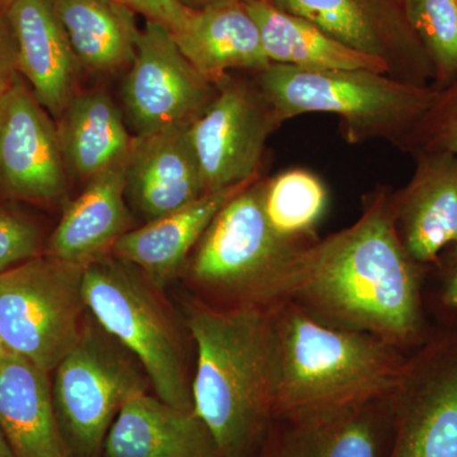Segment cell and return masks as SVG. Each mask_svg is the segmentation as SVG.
Masks as SVG:
<instances>
[{"mask_svg":"<svg viewBox=\"0 0 457 457\" xmlns=\"http://www.w3.org/2000/svg\"><path fill=\"white\" fill-rule=\"evenodd\" d=\"M218 92V84L206 79L186 59L173 33L146 21L121 87L122 112L132 135L192 126Z\"/></svg>","mask_w":457,"mask_h":457,"instance_id":"obj_11","label":"cell"},{"mask_svg":"<svg viewBox=\"0 0 457 457\" xmlns=\"http://www.w3.org/2000/svg\"><path fill=\"white\" fill-rule=\"evenodd\" d=\"M253 79L279 121L308 113L336 114L350 144L386 140L399 147L438 95L433 87L366 69L305 71L270 64L253 73Z\"/></svg>","mask_w":457,"mask_h":457,"instance_id":"obj_5","label":"cell"},{"mask_svg":"<svg viewBox=\"0 0 457 457\" xmlns=\"http://www.w3.org/2000/svg\"><path fill=\"white\" fill-rule=\"evenodd\" d=\"M393 403L389 457H457V327L409 354Z\"/></svg>","mask_w":457,"mask_h":457,"instance_id":"obj_9","label":"cell"},{"mask_svg":"<svg viewBox=\"0 0 457 457\" xmlns=\"http://www.w3.org/2000/svg\"><path fill=\"white\" fill-rule=\"evenodd\" d=\"M425 303L436 328L457 327V242L447 245L427 270Z\"/></svg>","mask_w":457,"mask_h":457,"instance_id":"obj_29","label":"cell"},{"mask_svg":"<svg viewBox=\"0 0 457 457\" xmlns=\"http://www.w3.org/2000/svg\"><path fill=\"white\" fill-rule=\"evenodd\" d=\"M134 228L122 163L102 171L66 204L45 254L87 267L111 254L120 237Z\"/></svg>","mask_w":457,"mask_h":457,"instance_id":"obj_19","label":"cell"},{"mask_svg":"<svg viewBox=\"0 0 457 457\" xmlns=\"http://www.w3.org/2000/svg\"><path fill=\"white\" fill-rule=\"evenodd\" d=\"M102 457H221L195 409L143 393L128 400L104 441Z\"/></svg>","mask_w":457,"mask_h":457,"instance_id":"obj_18","label":"cell"},{"mask_svg":"<svg viewBox=\"0 0 457 457\" xmlns=\"http://www.w3.org/2000/svg\"><path fill=\"white\" fill-rule=\"evenodd\" d=\"M14 0H0V12L8 11Z\"/></svg>","mask_w":457,"mask_h":457,"instance_id":"obj_35","label":"cell"},{"mask_svg":"<svg viewBox=\"0 0 457 457\" xmlns=\"http://www.w3.org/2000/svg\"><path fill=\"white\" fill-rule=\"evenodd\" d=\"M0 431L13 457H68L50 374L12 353L0 360Z\"/></svg>","mask_w":457,"mask_h":457,"instance_id":"obj_22","label":"cell"},{"mask_svg":"<svg viewBox=\"0 0 457 457\" xmlns=\"http://www.w3.org/2000/svg\"><path fill=\"white\" fill-rule=\"evenodd\" d=\"M405 17L431 62L432 87L457 79V0H403Z\"/></svg>","mask_w":457,"mask_h":457,"instance_id":"obj_27","label":"cell"},{"mask_svg":"<svg viewBox=\"0 0 457 457\" xmlns=\"http://www.w3.org/2000/svg\"><path fill=\"white\" fill-rule=\"evenodd\" d=\"M245 4L260 29L270 64L305 71L366 69L389 75L383 60L348 46L308 20L273 7L266 0H245Z\"/></svg>","mask_w":457,"mask_h":457,"instance_id":"obj_25","label":"cell"},{"mask_svg":"<svg viewBox=\"0 0 457 457\" xmlns=\"http://www.w3.org/2000/svg\"><path fill=\"white\" fill-rule=\"evenodd\" d=\"M264 180L262 174L216 213L189 257L187 276L204 305L270 312L293 297L306 252L319 237L303 242L273 230Z\"/></svg>","mask_w":457,"mask_h":457,"instance_id":"obj_4","label":"cell"},{"mask_svg":"<svg viewBox=\"0 0 457 457\" xmlns=\"http://www.w3.org/2000/svg\"><path fill=\"white\" fill-rule=\"evenodd\" d=\"M53 374L54 411L68 457H102L117 414L150 386L139 361L89 312L82 335Z\"/></svg>","mask_w":457,"mask_h":457,"instance_id":"obj_7","label":"cell"},{"mask_svg":"<svg viewBox=\"0 0 457 457\" xmlns=\"http://www.w3.org/2000/svg\"><path fill=\"white\" fill-rule=\"evenodd\" d=\"M416 170L408 185L392 191L394 227L408 254L429 267L457 242V156L413 155Z\"/></svg>","mask_w":457,"mask_h":457,"instance_id":"obj_16","label":"cell"},{"mask_svg":"<svg viewBox=\"0 0 457 457\" xmlns=\"http://www.w3.org/2000/svg\"><path fill=\"white\" fill-rule=\"evenodd\" d=\"M326 183L303 168H293L264 180L263 206L278 236L312 242L328 206Z\"/></svg>","mask_w":457,"mask_h":457,"instance_id":"obj_26","label":"cell"},{"mask_svg":"<svg viewBox=\"0 0 457 457\" xmlns=\"http://www.w3.org/2000/svg\"><path fill=\"white\" fill-rule=\"evenodd\" d=\"M314 23L348 46L383 60L390 77L432 87L431 62L400 0H266Z\"/></svg>","mask_w":457,"mask_h":457,"instance_id":"obj_13","label":"cell"},{"mask_svg":"<svg viewBox=\"0 0 457 457\" xmlns=\"http://www.w3.org/2000/svg\"><path fill=\"white\" fill-rule=\"evenodd\" d=\"M84 270L44 253L0 273V335L8 353L53 374L82 335Z\"/></svg>","mask_w":457,"mask_h":457,"instance_id":"obj_8","label":"cell"},{"mask_svg":"<svg viewBox=\"0 0 457 457\" xmlns=\"http://www.w3.org/2000/svg\"><path fill=\"white\" fill-rule=\"evenodd\" d=\"M187 328L196 345L195 411L221 457H255L273 420L270 312L197 303Z\"/></svg>","mask_w":457,"mask_h":457,"instance_id":"obj_2","label":"cell"},{"mask_svg":"<svg viewBox=\"0 0 457 457\" xmlns=\"http://www.w3.org/2000/svg\"><path fill=\"white\" fill-rule=\"evenodd\" d=\"M173 37L198 73L215 84L233 71L257 73L270 64L245 0L194 9L187 25Z\"/></svg>","mask_w":457,"mask_h":457,"instance_id":"obj_21","label":"cell"},{"mask_svg":"<svg viewBox=\"0 0 457 457\" xmlns=\"http://www.w3.org/2000/svg\"><path fill=\"white\" fill-rule=\"evenodd\" d=\"M131 9L134 13L145 17L149 22L167 27L171 33L180 31L187 25L194 8H189L182 0H116Z\"/></svg>","mask_w":457,"mask_h":457,"instance_id":"obj_31","label":"cell"},{"mask_svg":"<svg viewBox=\"0 0 457 457\" xmlns=\"http://www.w3.org/2000/svg\"><path fill=\"white\" fill-rule=\"evenodd\" d=\"M189 8L201 9L207 5L216 4V3L227 2V0H182Z\"/></svg>","mask_w":457,"mask_h":457,"instance_id":"obj_33","label":"cell"},{"mask_svg":"<svg viewBox=\"0 0 457 457\" xmlns=\"http://www.w3.org/2000/svg\"><path fill=\"white\" fill-rule=\"evenodd\" d=\"M56 122L22 77L0 97V194L44 204H68Z\"/></svg>","mask_w":457,"mask_h":457,"instance_id":"obj_12","label":"cell"},{"mask_svg":"<svg viewBox=\"0 0 457 457\" xmlns=\"http://www.w3.org/2000/svg\"><path fill=\"white\" fill-rule=\"evenodd\" d=\"M273 418L394 394L408 357L368 333L327 326L294 302L270 311Z\"/></svg>","mask_w":457,"mask_h":457,"instance_id":"obj_3","label":"cell"},{"mask_svg":"<svg viewBox=\"0 0 457 457\" xmlns=\"http://www.w3.org/2000/svg\"><path fill=\"white\" fill-rule=\"evenodd\" d=\"M399 147L411 155L447 153L457 156V79L438 90L432 106Z\"/></svg>","mask_w":457,"mask_h":457,"instance_id":"obj_28","label":"cell"},{"mask_svg":"<svg viewBox=\"0 0 457 457\" xmlns=\"http://www.w3.org/2000/svg\"><path fill=\"white\" fill-rule=\"evenodd\" d=\"M392 189L363 196L353 224L308 249L290 302L327 326L368 333L405 353L435 333L425 303L428 267L420 266L394 227Z\"/></svg>","mask_w":457,"mask_h":457,"instance_id":"obj_1","label":"cell"},{"mask_svg":"<svg viewBox=\"0 0 457 457\" xmlns=\"http://www.w3.org/2000/svg\"><path fill=\"white\" fill-rule=\"evenodd\" d=\"M400 2H402V3H403V0H400Z\"/></svg>","mask_w":457,"mask_h":457,"instance_id":"obj_37","label":"cell"},{"mask_svg":"<svg viewBox=\"0 0 457 457\" xmlns=\"http://www.w3.org/2000/svg\"><path fill=\"white\" fill-rule=\"evenodd\" d=\"M0 97H2V96H0Z\"/></svg>","mask_w":457,"mask_h":457,"instance_id":"obj_38","label":"cell"},{"mask_svg":"<svg viewBox=\"0 0 457 457\" xmlns=\"http://www.w3.org/2000/svg\"><path fill=\"white\" fill-rule=\"evenodd\" d=\"M191 126L134 135L123 161L129 206L144 221L182 209L203 196Z\"/></svg>","mask_w":457,"mask_h":457,"instance_id":"obj_15","label":"cell"},{"mask_svg":"<svg viewBox=\"0 0 457 457\" xmlns=\"http://www.w3.org/2000/svg\"><path fill=\"white\" fill-rule=\"evenodd\" d=\"M8 352L5 350L4 342H3L2 335H0V360L7 354Z\"/></svg>","mask_w":457,"mask_h":457,"instance_id":"obj_36","label":"cell"},{"mask_svg":"<svg viewBox=\"0 0 457 457\" xmlns=\"http://www.w3.org/2000/svg\"><path fill=\"white\" fill-rule=\"evenodd\" d=\"M0 457H13L11 449H9L8 442L5 441L4 436L0 431Z\"/></svg>","mask_w":457,"mask_h":457,"instance_id":"obj_34","label":"cell"},{"mask_svg":"<svg viewBox=\"0 0 457 457\" xmlns=\"http://www.w3.org/2000/svg\"><path fill=\"white\" fill-rule=\"evenodd\" d=\"M258 177L236 187L204 194L182 209L131 228L117 240L111 254L137 267L161 288L186 270L192 252L216 213Z\"/></svg>","mask_w":457,"mask_h":457,"instance_id":"obj_20","label":"cell"},{"mask_svg":"<svg viewBox=\"0 0 457 457\" xmlns=\"http://www.w3.org/2000/svg\"><path fill=\"white\" fill-rule=\"evenodd\" d=\"M8 14L16 33L18 71L57 121L80 92V68L53 2L14 0Z\"/></svg>","mask_w":457,"mask_h":457,"instance_id":"obj_17","label":"cell"},{"mask_svg":"<svg viewBox=\"0 0 457 457\" xmlns=\"http://www.w3.org/2000/svg\"><path fill=\"white\" fill-rule=\"evenodd\" d=\"M209 108L189 128L204 195L261 176L267 140L279 121L257 83L228 74Z\"/></svg>","mask_w":457,"mask_h":457,"instance_id":"obj_10","label":"cell"},{"mask_svg":"<svg viewBox=\"0 0 457 457\" xmlns=\"http://www.w3.org/2000/svg\"><path fill=\"white\" fill-rule=\"evenodd\" d=\"M56 129L69 179L83 186L122 163L134 137L121 108L104 88L80 90Z\"/></svg>","mask_w":457,"mask_h":457,"instance_id":"obj_23","label":"cell"},{"mask_svg":"<svg viewBox=\"0 0 457 457\" xmlns=\"http://www.w3.org/2000/svg\"><path fill=\"white\" fill-rule=\"evenodd\" d=\"M156 286L113 254L84 270L89 314L135 357L155 395L174 407L195 409L185 343Z\"/></svg>","mask_w":457,"mask_h":457,"instance_id":"obj_6","label":"cell"},{"mask_svg":"<svg viewBox=\"0 0 457 457\" xmlns=\"http://www.w3.org/2000/svg\"><path fill=\"white\" fill-rule=\"evenodd\" d=\"M18 77L16 33L8 11L0 12V96L13 86Z\"/></svg>","mask_w":457,"mask_h":457,"instance_id":"obj_32","label":"cell"},{"mask_svg":"<svg viewBox=\"0 0 457 457\" xmlns=\"http://www.w3.org/2000/svg\"><path fill=\"white\" fill-rule=\"evenodd\" d=\"M393 436L392 394L275 417L255 457H389Z\"/></svg>","mask_w":457,"mask_h":457,"instance_id":"obj_14","label":"cell"},{"mask_svg":"<svg viewBox=\"0 0 457 457\" xmlns=\"http://www.w3.org/2000/svg\"><path fill=\"white\" fill-rule=\"evenodd\" d=\"M80 71L96 77L126 73L137 56L135 13L116 0H51Z\"/></svg>","mask_w":457,"mask_h":457,"instance_id":"obj_24","label":"cell"},{"mask_svg":"<svg viewBox=\"0 0 457 457\" xmlns=\"http://www.w3.org/2000/svg\"><path fill=\"white\" fill-rule=\"evenodd\" d=\"M41 228L31 219L0 209V273L40 255Z\"/></svg>","mask_w":457,"mask_h":457,"instance_id":"obj_30","label":"cell"}]
</instances>
